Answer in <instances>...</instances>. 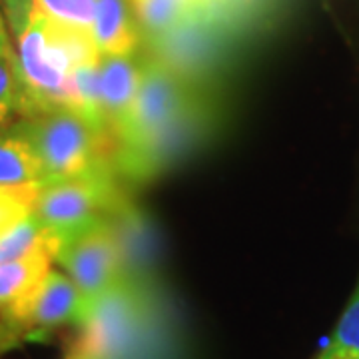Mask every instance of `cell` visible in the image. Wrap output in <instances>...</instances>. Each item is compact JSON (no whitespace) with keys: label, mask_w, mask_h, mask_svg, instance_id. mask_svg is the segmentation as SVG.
<instances>
[{"label":"cell","mask_w":359,"mask_h":359,"mask_svg":"<svg viewBox=\"0 0 359 359\" xmlns=\"http://www.w3.org/2000/svg\"><path fill=\"white\" fill-rule=\"evenodd\" d=\"M16 42V68L25 94L22 118L60 106L72 108V74L76 66L102 56L92 34L56 25L36 8Z\"/></svg>","instance_id":"cell-1"},{"label":"cell","mask_w":359,"mask_h":359,"mask_svg":"<svg viewBox=\"0 0 359 359\" xmlns=\"http://www.w3.org/2000/svg\"><path fill=\"white\" fill-rule=\"evenodd\" d=\"M152 295L140 276H126L90 302L65 359H132L152 325Z\"/></svg>","instance_id":"cell-2"},{"label":"cell","mask_w":359,"mask_h":359,"mask_svg":"<svg viewBox=\"0 0 359 359\" xmlns=\"http://www.w3.org/2000/svg\"><path fill=\"white\" fill-rule=\"evenodd\" d=\"M39 156L44 182L70 178L114 162V132L84 112L60 106L14 122Z\"/></svg>","instance_id":"cell-3"},{"label":"cell","mask_w":359,"mask_h":359,"mask_svg":"<svg viewBox=\"0 0 359 359\" xmlns=\"http://www.w3.org/2000/svg\"><path fill=\"white\" fill-rule=\"evenodd\" d=\"M114 162L70 178L39 184L32 214L54 245L94 224L116 218L126 205V196L114 178Z\"/></svg>","instance_id":"cell-4"},{"label":"cell","mask_w":359,"mask_h":359,"mask_svg":"<svg viewBox=\"0 0 359 359\" xmlns=\"http://www.w3.org/2000/svg\"><path fill=\"white\" fill-rule=\"evenodd\" d=\"M200 102H204V98L198 92V84L178 74L154 54L146 56L134 104L114 128V156L154 140Z\"/></svg>","instance_id":"cell-5"},{"label":"cell","mask_w":359,"mask_h":359,"mask_svg":"<svg viewBox=\"0 0 359 359\" xmlns=\"http://www.w3.org/2000/svg\"><path fill=\"white\" fill-rule=\"evenodd\" d=\"M54 262L62 266L88 302H94L130 276L114 218L60 240L54 245Z\"/></svg>","instance_id":"cell-6"},{"label":"cell","mask_w":359,"mask_h":359,"mask_svg":"<svg viewBox=\"0 0 359 359\" xmlns=\"http://www.w3.org/2000/svg\"><path fill=\"white\" fill-rule=\"evenodd\" d=\"M88 306L90 302L70 276L50 268L44 280L20 304L0 318L18 341L44 339L62 325L76 327L84 320Z\"/></svg>","instance_id":"cell-7"},{"label":"cell","mask_w":359,"mask_h":359,"mask_svg":"<svg viewBox=\"0 0 359 359\" xmlns=\"http://www.w3.org/2000/svg\"><path fill=\"white\" fill-rule=\"evenodd\" d=\"M146 66V56L140 52L122 54V56H100L98 62V82H100V104L102 112L114 128L124 120L134 104L140 88L142 74Z\"/></svg>","instance_id":"cell-8"},{"label":"cell","mask_w":359,"mask_h":359,"mask_svg":"<svg viewBox=\"0 0 359 359\" xmlns=\"http://www.w3.org/2000/svg\"><path fill=\"white\" fill-rule=\"evenodd\" d=\"M142 30L130 0H98L92 40L100 54L122 56L140 48Z\"/></svg>","instance_id":"cell-9"},{"label":"cell","mask_w":359,"mask_h":359,"mask_svg":"<svg viewBox=\"0 0 359 359\" xmlns=\"http://www.w3.org/2000/svg\"><path fill=\"white\" fill-rule=\"evenodd\" d=\"M54 254L46 244L16 259L0 262V316L20 304L50 271Z\"/></svg>","instance_id":"cell-10"},{"label":"cell","mask_w":359,"mask_h":359,"mask_svg":"<svg viewBox=\"0 0 359 359\" xmlns=\"http://www.w3.org/2000/svg\"><path fill=\"white\" fill-rule=\"evenodd\" d=\"M42 182V166L30 142L14 124L0 130V186H30Z\"/></svg>","instance_id":"cell-11"},{"label":"cell","mask_w":359,"mask_h":359,"mask_svg":"<svg viewBox=\"0 0 359 359\" xmlns=\"http://www.w3.org/2000/svg\"><path fill=\"white\" fill-rule=\"evenodd\" d=\"M130 4L142 34L154 42L196 13L202 6V0H130Z\"/></svg>","instance_id":"cell-12"},{"label":"cell","mask_w":359,"mask_h":359,"mask_svg":"<svg viewBox=\"0 0 359 359\" xmlns=\"http://www.w3.org/2000/svg\"><path fill=\"white\" fill-rule=\"evenodd\" d=\"M316 359H359V280L335 325L334 335Z\"/></svg>","instance_id":"cell-13"},{"label":"cell","mask_w":359,"mask_h":359,"mask_svg":"<svg viewBox=\"0 0 359 359\" xmlns=\"http://www.w3.org/2000/svg\"><path fill=\"white\" fill-rule=\"evenodd\" d=\"M98 0H34V8L56 25L92 34Z\"/></svg>","instance_id":"cell-14"},{"label":"cell","mask_w":359,"mask_h":359,"mask_svg":"<svg viewBox=\"0 0 359 359\" xmlns=\"http://www.w3.org/2000/svg\"><path fill=\"white\" fill-rule=\"evenodd\" d=\"M25 94L16 68V52L0 56V130L14 124V118H22Z\"/></svg>","instance_id":"cell-15"},{"label":"cell","mask_w":359,"mask_h":359,"mask_svg":"<svg viewBox=\"0 0 359 359\" xmlns=\"http://www.w3.org/2000/svg\"><path fill=\"white\" fill-rule=\"evenodd\" d=\"M39 192V184L18 186L4 198H0V236L13 228L16 222H20L32 212V204Z\"/></svg>","instance_id":"cell-16"},{"label":"cell","mask_w":359,"mask_h":359,"mask_svg":"<svg viewBox=\"0 0 359 359\" xmlns=\"http://www.w3.org/2000/svg\"><path fill=\"white\" fill-rule=\"evenodd\" d=\"M2 8L11 25V30L18 39L34 16V0H2Z\"/></svg>","instance_id":"cell-17"},{"label":"cell","mask_w":359,"mask_h":359,"mask_svg":"<svg viewBox=\"0 0 359 359\" xmlns=\"http://www.w3.org/2000/svg\"><path fill=\"white\" fill-rule=\"evenodd\" d=\"M18 344V339L14 337V334L11 332V327L2 321V318H0V353L2 351H6V349H11L13 346H16Z\"/></svg>","instance_id":"cell-18"},{"label":"cell","mask_w":359,"mask_h":359,"mask_svg":"<svg viewBox=\"0 0 359 359\" xmlns=\"http://www.w3.org/2000/svg\"><path fill=\"white\" fill-rule=\"evenodd\" d=\"M13 44H11V39H8V30L4 26V20L0 16V56H8L13 54Z\"/></svg>","instance_id":"cell-19"},{"label":"cell","mask_w":359,"mask_h":359,"mask_svg":"<svg viewBox=\"0 0 359 359\" xmlns=\"http://www.w3.org/2000/svg\"><path fill=\"white\" fill-rule=\"evenodd\" d=\"M14 188H18V186H0V198L8 196V194L13 192Z\"/></svg>","instance_id":"cell-20"},{"label":"cell","mask_w":359,"mask_h":359,"mask_svg":"<svg viewBox=\"0 0 359 359\" xmlns=\"http://www.w3.org/2000/svg\"><path fill=\"white\" fill-rule=\"evenodd\" d=\"M0 262H4V257H2V252H0Z\"/></svg>","instance_id":"cell-21"}]
</instances>
